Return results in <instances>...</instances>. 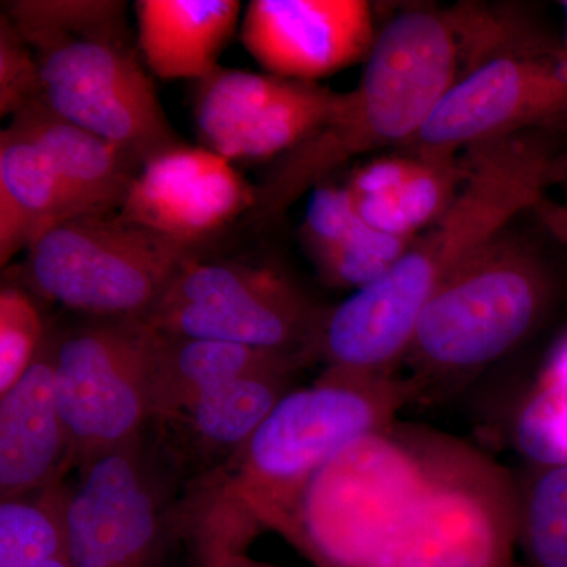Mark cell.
<instances>
[{"mask_svg": "<svg viewBox=\"0 0 567 567\" xmlns=\"http://www.w3.org/2000/svg\"><path fill=\"white\" fill-rule=\"evenodd\" d=\"M415 402L420 394L404 374L323 369L315 383L284 395L230 461L182 488L178 540L203 567L246 554L268 529L290 537L316 477Z\"/></svg>", "mask_w": 567, "mask_h": 567, "instance_id": "cell-2", "label": "cell"}, {"mask_svg": "<svg viewBox=\"0 0 567 567\" xmlns=\"http://www.w3.org/2000/svg\"><path fill=\"white\" fill-rule=\"evenodd\" d=\"M287 81L274 74L223 66L197 81L193 117L204 147L223 156L235 137L282 91Z\"/></svg>", "mask_w": 567, "mask_h": 567, "instance_id": "cell-22", "label": "cell"}, {"mask_svg": "<svg viewBox=\"0 0 567 567\" xmlns=\"http://www.w3.org/2000/svg\"><path fill=\"white\" fill-rule=\"evenodd\" d=\"M290 539L320 567H513L514 475L395 421L316 477Z\"/></svg>", "mask_w": 567, "mask_h": 567, "instance_id": "cell-1", "label": "cell"}, {"mask_svg": "<svg viewBox=\"0 0 567 567\" xmlns=\"http://www.w3.org/2000/svg\"><path fill=\"white\" fill-rule=\"evenodd\" d=\"M256 199V186L234 163L182 142L141 167L118 213L194 251V245L252 212Z\"/></svg>", "mask_w": 567, "mask_h": 567, "instance_id": "cell-13", "label": "cell"}, {"mask_svg": "<svg viewBox=\"0 0 567 567\" xmlns=\"http://www.w3.org/2000/svg\"><path fill=\"white\" fill-rule=\"evenodd\" d=\"M306 365L298 358L256 347L158 333L152 371L151 420L256 372L278 368L301 371Z\"/></svg>", "mask_w": 567, "mask_h": 567, "instance_id": "cell-18", "label": "cell"}, {"mask_svg": "<svg viewBox=\"0 0 567 567\" xmlns=\"http://www.w3.org/2000/svg\"><path fill=\"white\" fill-rule=\"evenodd\" d=\"M555 183H566L567 185V148L555 159Z\"/></svg>", "mask_w": 567, "mask_h": 567, "instance_id": "cell-35", "label": "cell"}, {"mask_svg": "<svg viewBox=\"0 0 567 567\" xmlns=\"http://www.w3.org/2000/svg\"><path fill=\"white\" fill-rule=\"evenodd\" d=\"M379 33L365 0H252L240 25L241 44L265 73L301 82L368 62Z\"/></svg>", "mask_w": 567, "mask_h": 567, "instance_id": "cell-12", "label": "cell"}, {"mask_svg": "<svg viewBox=\"0 0 567 567\" xmlns=\"http://www.w3.org/2000/svg\"><path fill=\"white\" fill-rule=\"evenodd\" d=\"M466 175L465 156H417L415 171L402 185L383 196L353 199L354 208L374 229L398 237H416L445 215Z\"/></svg>", "mask_w": 567, "mask_h": 567, "instance_id": "cell-20", "label": "cell"}, {"mask_svg": "<svg viewBox=\"0 0 567 567\" xmlns=\"http://www.w3.org/2000/svg\"><path fill=\"white\" fill-rule=\"evenodd\" d=\"M196 257L118 212L66 219L25 251L24 279L39 295L82 317L144 319L183 265Z\"/></svg>", "mask_w": 567, "mask_h": 567, "instance_id": "cell-6", "label": "cell"}, {"mask_svg": "<svg viewBox=\"0 0 567 567\" xmlns=\"http://www.w3.org/2000/svg\"><path fill=\"white\" fill-rule=\"evenodd\" d=\"M76 218L51 163L9 128L0 134V265L28 251L33 241Z\"/></svg>", "mask_w": 567, "mask_h": 567, "instance_id": "cell-19", "label": "cell"}, {"mask_svg": "<svg viewBox=\"0 0 567 567\" xmlns=\"http://www.w3.org/2000/svg\"><path fill=\"white\" fill-rule=\"evenodd\" d=\"M43 99V82L35 54L7 14L0 18V115L18 111Z\"/></svg>", "mask_w": 567, "mask_h": 567, "instance_id": "cell-29", "label": "cell"}, {"mask_svg": "<svg viewBox=\"0 0 567 567\" xmlns=\"http://www.w3.org/2000/svg\"><path fill=\"white\" fill-rule=\"evenodd\" d=\"M48 344L73 470L147 427L155 328L130 317H82L70 327L48 328Z\"/></svg>", "mask_w": 567, "mask_h": 567, "instance_id": "cell-8", "label": "cell"}, {"mask_svg": "<svg viewBox=\"0 0 567 567\" xmlns=\"http://www.w3.org/2000/svg\"><path fill=\"white\" fill-rule=\"evenodd\" d=\"M413 238L382 233L361 219L352 233L311 262L328 286L357 292L385 276L404 256Z\"/></svg>", "mask_w": 567, "mask_h": 567, "instance_id": "cell-26", "label": "cell"}, {"mask_svg": "<svg viewBox=\"0 0 567 567\" xmlns=\"http://www.w3.org/2000/svg\"><path fill=\"white\" fill-rule=\"evenodd\" d=\"M298 374L300 369L278 368L244 377L153 417L145 431L183 488L230 461L297 388Z\"/></svg>", "mask_w": 567, "mask_h": 567, "instance_id": "cell-14", "label": "cell"}, {"mask_svg": "<svg viewBox=\"0 0 567 567\" xmlns=\"http://www.w3.org/2000/svg\"><path fill=\"white\" fill-rule=\"evenodd\" d=\"M567 121V55L528 33L470 66L405 145L451 158L487 142Z\"/></svg>", "mask_w": 567, "mask_h": 567, "instance_id": "cell-10", "label": "cell"}, {"mask_svg": "<svg viewBox=\"0 0 567 567\" xmlns=\"http://www.w3.org/2000/svg\"><path fill=\"white\" fill-rule=\"evenodd\" d=\"M63 518L76 567H156L177 540L181 481L147 431L73 470Z\"/></svg>", "mask_w": 567, "mask_h": 567, "instance_id": "cell-9", "label": "cell"}, {"mask_svg": "<svg viewBox=\"0 0 567 567\" xmlns=\"http://www.w3.org/2000/svg\"><path fill=\"white\" fill-rule=\"evenodd\" d=\"M533 212L544 229L567 251V204L543 197L533 207Z\"/></svg>", "mask_w": 567, "mask_h": 567, "instance_id": "cell-33", "label": "cell"}, {"mask_svg": "<svg viewBox=\"0 0 567 567\" xmlns=\"http://www.w3.org/2000/svg\"><path fill=\"white\" fill-rule=\"evenodd\" d=\"M341 95L317 82L287 81L259 117L235 137L223 158L230 163L281 158L322 128Z\"/></svg>", "mask_w": 567, "mask_h": 567, "instance_id": "cell-21", "label": "cell"}, {"mask_svg": "<svg viewBox=\"0 0 567 567\" xmlns=\"http://www.w3.org/2000/svg\"><path fill=\"white\" fill-rule=\"evenodd\" d=\"M554 297L547 265L524 241L502 234L481 248L417 322L404 375L420 402L457 390L513 353L544 322Z\"/></svg>", "mask_w": 567, "mask_h": 567, "instance_id": "cell-5", "label": "cell"}, {"mask_svg": "<svg viewBox=\"0 0 567 567\" xmlns=\"http://www.w3.org/2000/svg\"><path fill=\"white\" fill-rule=\"evenodd\" d=\"M561 9H563V11H565V21H566V32H565V39H563L561 50L565 51V54L567 55V0H565V2H561Z\"/></svg>", "mask_w": 567, "mask_h": 567, "instance_id": "cell-36", "label": "cell"}, {"mask_svg": "<svg viewBox=\"0 0 567 567\" xmlns=\"http://www.w3.org/2000/svg\"><path fill=\"white\" fill-rule=\"evenodd\" d=\"M557 156L535 134H517L465 152L456 200L413 238L379 281L328 309L317 354L324 369L388 379L402 374L424 309L458 268L522 212L546 197Z\"/></svg>", "mask_w": 567, "mask_h": 567, "instance_id": "cell-3", "label": "cell"}, {"mask_svg": "<svg viewBox=\"0 0 567 567\" xmlns=\"http://www.w3.org/2000/svg\"><path fill=\"white\" fill-rule=\"evenodd\" d=\"M203 567H284L279 565H274V563L259 561V559H254L249 557L248 554L244 555H234V557H227L219 559V561L212 563V565L203 566Z\"/></svg>", "mask_w": 567, "mask_h": 567, "instance_id": "cell-34", "label": "cell"}, {"mask_svg": "<svg viewBox=\"0 0 567 567\" xmlns=\"http://www.w3.org/2000/svg\"><path fill=\"white\" fill-rule=\"evenodd\" d=\"M137 43L144 62L162 80L200 81L240 21L238 0H137Z\"/></svg>", "mask_w": 567, "mask_h": 567, "instance_id": "cell-17", "label": "cell"}, {"mask_svg": "<svg viewBox=\"0 0 567 567\" xmlns=\"http://www.w3.org/2000/svg\"><path fill=\"white\" fill-rule=\"evenodd\" d=\"M48 334L32 292L13 284L0 290V393L31 365Z\"/></svg>", "mask_w": 567, "mask_h": 567, "instance_id": "cell-28", "label": "cell"}, {"mask_svg": "<svg viewBox=\"0 0 567 567\" xmlns=\"http://www.w3.org/2000/svg\"><path fill=\"white\" fill-rule=\"evenodd\" d=\"M71 472L47 334L24 374L0 393V498L58 486Z\"/></svg>", "mask_w": 567, "mask_h": 567, "instance_id": "cell-15", "label": "cell"}, {"mask_svg": "<svg viewBox=\"0 0 567 567\" xmlns=\"http://www.w3.org/2000/svg\"><path fill=\"white\" fill-rule=\"evenodd\" d=\"M468 61V9H410L379 39L357 87L327 123L276 159L256 186L252 218H275L350 159L417 136Z\"/></svg>", "mask_w": 567, "mask_h": 567, "instance_id": "cell-4", "label": "cell"}, {"mask_svg": "<svg viewBox=\"0 0 567 567\" xmlns=\"http://www.w3.org/2000/svg\"><path fill=\"white\" fill-rule=\"evenodd\" d=\"M361 223L346 186L322 183L312 189L300 229L301 245L309 259L341 241Z\"/></svg>", "mask_w": 567, "mask_h": 567, "instance_id": "cell-30", "label": "cell"}, {"mask_svg": "<svg viewBox=\"0 0 567 567\" xmlns=\"http://www.w3.org/2000/svg\"><path fill=\"white\" fill-rule=\"evenodd\" d=\"M416 164L417 156L413 153L371 159L358 166L344 186L352 199L383 196L402 185L415 171Z\"/></svg>", "mask_w": 567, "mask_h": 567, "instance_id": "cell-31", "label": "cell"}, {"mask_svg": "<svg viewBox=\"0 0 567 567\" xmlns=\"http://www.w3.org/2000/svg\"><path fill=\"white\" fill-rule=\"evenodd\" d=\"M63 484L0 498V567H76L63 518Z\"/></svg>", "mask_w": 567, "mask_h": 567, "instance_id": "cell-24", "label": "cell"}, {"mask_svg": "<svg viewBox=\"0 0 567 567\" xmlns=\"http://www.w3.org/2000/svg\"><path fill=\"white\" fill-rule=\"evenodd\" d=\"M125 2L112 0H17L7 17L29 47L41 41L128 33Z\"/></svg>", "mask_w": 567, "mask_h": 567, "instance_id": "cell-25", "label": "cell"}, {"mask_svg": "<svg viewBox=\"0 0 567 567\" xmlns=\"http://www.w3.org/2000/svg\"><path fill=\"white\" fill-rule=\"evenodd\" d=\"M327 312L271 265L193 257L144 320L162 334L256 347L309 365Z\"/></svg>", "mask_w": 567, "mask_h": 567, "instance_id": "cell-7", "label": "cell"}, {"mask_svg": "<svg viewBox=\"0 0 567 567\" xmlns=\"http://www.w3.org/2000/svg\"><path fill=\"white\" fill-rule=\"evenodd\" d=\"M513 567H528L527 565H524L522 561L514 563Z\"/></svg>", "mask_w": 567, "mask_h": 567, "instance_id": "cell-37", "label": "cell"}, {"mask_svg": "<svg viewBox=\"0 0 567 567\" xmlns=\"http://www.w3.org/2000/svg\"><path fill=\"white\" fill-rule=\"evenodd\" d=\"M514 486L516 550L522 563L567 567V465H525L514 475Z\"/></svg>", "mask_w": 567, "mask_h": 567, "instance_id": "cell-23", "label": "cell"}, {"mask_svg": "<svg viewBox=\"0 0 567 567\" xmlns=\"http://www.w3.org/2000/svg\"><path fill=\"white\" fill-rule=\"evenodd\" d=\"M7 128L47 156L74 215L121 212L142 167L128 153L55 114L43 99L18 111Z\"/></svg>", "mask_w": 567, "mask_h": 567, "instance_id": "cell-16", "label": "cell"}, {"mask_svg": "<svg viewBox=\"0 0 567 567\" xmlns=\"http://www.w3.org/2000/svg\"><path fill=\"white\" fill-rule=\"evenodd\" d=\"M511 442L527 465H567V391L536 383L513 413Z\"/></svg>", "mask_w": 567, "mask_h": 567, "instance_id": "cell-27", "label": "cell"}, {"mask_svg": "<svg viewBox=\"0 0 567 567\" xmlns=\"http://www.w3.org/2000/svg\"><path fill=\"white\" fill-rule=\"evenodd\" d=\"M31 50L43 102L55 114L117 145L142 166L182 144L128 33L41 41Z\"/></svg>", "mask_w": 567, "mask_h": 567, "instance_id": "cell-11", "label": "cell"}, {"mask_svg": "<svg viewBox=\"0 0 567 567\" xmlns=\"http://www.w3.org/2000/svg\"><path fill=\"white\" fill-rule=\"evenodd\" d=\"M536 383L567 391V330L548 350Z\"/></svg>", "mask_w": 567, "mask_h": 567, "instance_id": "cell-32", "label": "cell"}]
</instances>
